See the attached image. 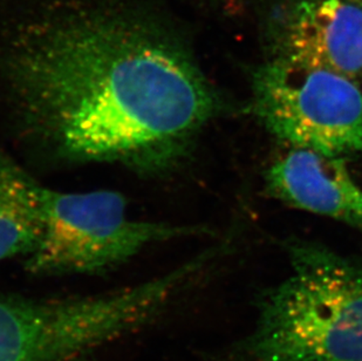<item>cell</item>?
Listing matches in <instances>:
<instances>
[{"instance_id":"1","label":"cell","mask_w":362,"mask_h":361,"mask_svg":"<svg viewBox=\"0 0 362 361\" xmlns=\"http://www.w3.org/2000/svg\"><path fill=\"white\" fill-rule=\"evenodd\" d=\"M0 19V87L55 160L162 176L223 101L168 18L137 0H13Z\"/></svg>"},{"instance_id":"2","label":"cell","mask_w":362,"mask_h":361,"mask_svg":"<svg viewBox=\"0 0 362 361\" xmlns=\"http://www.w3.org/2000/svg\"><path fill=\"white\" fill-rule=\"evenodd\" d=\"M290 253L247 340L252 361H362V265L311 244Z\"/></svg>"},{"instance_id":"3","label":"cell","mask_w":362,"mask_h":361,"mask_svg":"<svg viewBox=\"0 0 362 361\" xmlns=\"http://www.w3.org/2000/svg\"><path fill=\"white\" fill-rule=\"evenodd\" d=\"M41 205L40 239L25 262L33 275L103 273L148 246L197 232L189 227L132 219L126 200L115 191L69 194L42 185Z\"/></svg>"},{"instance_id":"4","label":"cell","mask_w":362,"mask_h":361,"mask_svg":"<svg viewBox=\"0 0 362 361\" xmlns=\"http://www.w3.org/2000/svg\"><path fill=\"white\" fill-rule=\"evenodd\" d=\"M252 93L253 113L291 148L362 154V92L352 79L274 58L253 75Z\"/></svg>"},{"instance_id":"5","label":"cell","mask_w":362,"mask_h":361,"mask_svg":"<svg viewBox=\"0 0 362 361\" xmlns=\"http://www.w3.org/2000/svg\"><path fill=\"white\" fill-rule=\"evenodd\" d=\"M276 58L362 76V0H299L276 31Z\"/></svg>"},{"instance_id":"6","label":"cell","mask_w":362,"mask_h":361,"mask_svg":"<svg viewBox=\"0 0 362 361\" xmlns=\"http://www.w3.org/2000/svg\"><path fill=\"white\" fill-rule=\"evenodd\" d=\"M95 324L79 299L0 296V361H69L95 344Z\"/></svg>"},{"instance_id":"7","label":"cell","mask_w":362,"mask_h":361,"mask_svg":"<svg viewBox=\"0 0 362 361\" xmlns=\"http://www.w3.org/2000/svg\"><path fill=\"white\" fill-rule=\"evenodd\" d=\"M267 185L287 205L362 229V189L342 157L291 148L267 171Z\"/></svg>"},{"instance_id":"8","label":"cell","mask_w":362,"mask_h":361,"mask_svg":"<svg viewBox=\"0 0 362 361\" xmlns=\"http://www.w3.org/2000/svg\"><path fill=\"white\" fill-rule=\"evenodd\" d=\"M42 184L0 151V260L31 255L42 228Z\"/></svg>"}]
</instances>
